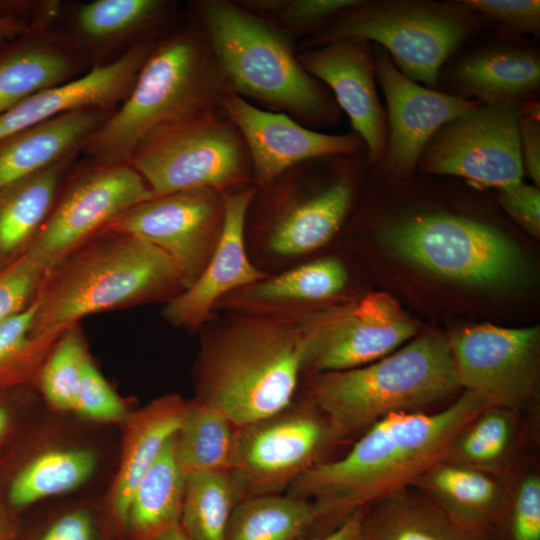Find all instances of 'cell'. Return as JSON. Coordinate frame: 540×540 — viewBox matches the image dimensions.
I'll use <instances>...</instances> for the list:
<instances>
[{"label":"cell","instance_id":"1","mask_svg":"<svg viewBox=\"0 0 540 540\" xmlns=\"http://www.w3.org/2000/svg\"><path fill=\"white\" fill-rule=\"evenodd\" d=\"M490 404L463 391L436 412L391 414L364 430L342 457L318 462L289 487L308 500L316 525L334 529L352 514L404 488L442 460L459 430Z\"/></svg>","mask_w":540,"mask_h":540},{"label":"cell","instance_id":"2","mask_svg":"<svg viewBox=\"0 0 540 540\" xmlns=\"http://www.w3.org/2000/svg\"><path fill=\"white\" fill-rule=\"evenodd\" d=\"M183 289L178 269L161 249L104 229L49 269L31 335H61L88 315L167 302Z\"/></svg>","mask_w":540,"mask_h":540},{"label":"cell","instance_id":"3","mask_svg":"<svg viewBox=\"0 0 540 540\" xmlns=\"http://www.w3.org/2000/svg\"><path fill=\"white\" fill-rule=\"evenodd\" d=\"M190 15L207 36L230 91L309 124L337 121V106L304 69L287 32L236 1H195Z\"/></svg>","mask_w":540,"mask_h":540},{"label":"cell","instance_id":"4","mask_svg":"<svg viewBox=\"0 0 540 540\" xmlns=\"http://www.w3.org/2000/svg\"><path fill=\"white\" fill-rule=\"evenodd\" d=\"M230 91L199 24L188 23L160 36L146 57L126 99L87 140L81 153L109 164H127L153 128L188 114L220 106Z\"/></svg>","mask_w":540,"mask_h":540},{"label":"cell","instance_id":"5","mask_svg":"<svg viewBox=\"0 0 540 540\" xmlns=\"http://www.w3.org/2000/svg\"><path fill=\"white\" fill-rule=\"evenodd\" d=\"M304 358L296 321L239 317L205 342L197 399L237 427L265 419L293 403Z\"/></svg>","mask_w":540,"mask_h":540},{"label":"cell","instance_id":"6","mask_svg":"<svg viewBox=\"0 0 540 540\" xmlns=\"http://www.w3.org/2000/svg\"><path fill=\"white\" fill-rule=\"evenodd\" d=\"M461 389L448 339L429 332L370 364L316 374L309 401L335 443L388 415L425 411Z\"/></svg>","mask_w":540,"mask_h":540},{"label":"cell","instance_id":"7","mask_svg":"<svg viewBox=\"0 0 540 540\" xmlns=\"http://www.w3.org/2000/svg\"><path fill=\"white\" fill-rule=\"evenodd\" d=\"M127 164L140 174L154 197L194 189L225 192L254 181L245 142L221 106L153 128Z\"/></svg>","mask_w":540,"mask_h":540},{"label":"cell","instance_id":"8","mask_svg":"<svg viewBox=\"0 0 540 540\" xmlns=\"http://www.w3.org/2000/svg\"><path fill=\"white\" fill-rule=\"evenodd\" d=\"M472 14L462 3L360 0L314 32L304 47L349 37L373 41L406 77L435 86L442 65L472 32Z\"/></svg>","mask_w":540,"mask_h":540},{"label":"cell","instance_id":"9","mask_svg":"<svg viewBox=\"0 0 540 540\" xmlns=\"http://www.w3.org/2000/svg\"><path fill=\"white\" fill-rule=\"evenodd\" d=\"M383 239L406 261L462 283L512 285L524 272L519 250L505 235L458 215H414L387 227Z\"/></svg>","mask_w":540,"mask_h":540},{"label":"cell","instance_id":"10","mask_svg":"<svg viewBox=\"0 0 540 540\" xmlns=\"http://www.w3.org/2000/svg\"><path fill=\"white\" fill-rule=\"evenodd\" d=\"M154 197L129 164L75 162L27 252L51 268L135 205Z\"/></svg>","mask_w":540,"mask_h":540},{"label":"cell","instance_id":"11","mask_svg":"<svg viewBox=\"0 0 540 540\" xmlns=\"http://www.w3.org/2000/svg\"><path fill=\"white\" fill-rule=\"evenodd\" d=\"M334 443L321 412L308 400L237 428L230 472L242 498L277 493L318 463Z\"/></svg>","mask_w":540,"mask_h":540},{"label":"cell","instance_id":"12","mask_svg":"<svg viewBox=\"0 0 540 540\" xmlns=\"http://www.w3.org/2000/svg\"><path fill=\"white\" fill-rule=\"evenodd\" d=\"M520 112L515 105L479 103L443 125L419 162L423 170L502 189L522 182Z\"/></svg>","mask_w":540,"mask_h":540},{"label":"cell","instance_id":"13","mask_svg":"<svg viewBox=\"0 0 540 540\" xmlns=\"http://www.w3.org/2000/svg\"><path fill=\"white\" fill-rule=\"evenodd\" d=\"M297 324L304 340V369L316 374L370 364L391 354L416 331L396 300L382 292Z\"/></svg>","mask_w":540,"mask_h":540},{"label":"cell","instance_id":"14","mask_svg":"<svg viewBox=\"0 0 540 540\" xmlns=\"http://www.w3.org/2000/svg\"><path fill=\"white\" fill-rule=\"evenodd\" d=\"M539 336V327L491 324L455 331L448 342L461 388L520 414L536 390Z\"/></svg>","mask_w":540,"mask_h":540},{"label":"cell","instance_id":"15","mask_svg":"<svg viewBox=\"0 0 540 540\" xmlns=\"http://www.w3.org/2000/svg\"><path fill=\"white\" fill-rule=\"evenodd\" d=\"M223 222V192L194 189L143 201L105 229L135 235L161 249L175 264L186 289L209 261Z\"/></svg>","mask_w":540,"mask_h":540},{"label":"cell","instance_id":"16","mask_svg":"<svg viewBox=\"0 0 540 540\" xmlns=\"http://www.w3.org/2000/svg\"><path fill=\"white\" fill-rule=\"evenodd\" d=\"M220 106L245 142L254 182L260 187L304 162L351 155L365 148L354 132L327 134L311 130L286 113L258 108L232 91L224 95Z\"/></svg>","mask_w":540,"mask_h":540},{"label":"cell","instance_id":"17","mask_svg":"<svg viewBox=\"0 0 540 540\" xmlns=\"http://www.w3.org/2000/svg\"><path fill=\"white\" fill-rule=\"evenodd\" d=\"M375 77L388 112L385 167L395 175L413 171L432 136L446 123L480 102L438 92L406 77L380 46L372 48Z\"/></svg>","mask_w":540,"mask_h":540},{"label":"cell","instance_id":"18","mask_svg":"<svg viewBox=\"0 0 540 540\" xmlns=\"http://www.w3.org/2000/svg\"><path fill=\"white\" fill-rule=\"evenodd\" d=\"M304 69L326 83L363 141L370 161H382L387 128L375 87L373 51L361 38H340L298 53Z\"/></svg>","mask_w":540,"mask_h":540},{"label":"cell","instance_id":"19","mask_svg":"<svg viewBox=\"0 0 540 540\" xmlns=\"http://www.w3.org/2000/svg\"><path fill=\"white\" fill-rule=\"evenodd\" d=\"M177 4L168 0H93L62 9L57 21L92 68L110 64L136 44L172 29Z\"/></svg>","mask_w":540,"mask_h":540},{"label":"cell","instance_id":"20","mask_svg":"<svg viewBox=\"0 0 540 540\" xmlns=\"http://www.w3.org/2000/svg\"><path fill=\"white\" fill-rule=\"evenodd\" d=\"M255 193L253 185L223 192V227L209 261L191 286L166 302L163 315L172 325L197 328L222 296L265 278L249 260L244 245L246 218Z\"/></svg>","mask_w":540,"mask_h":540},{"label":"cell","instance_id":"21","mask_svg":"<svg viewBox=\"0 0 540 540\" xmlns=\"http://www.w3.org/2000/svg\"><path fill=\"white\" fill-rule=\"evenodd\" d=\"M157 39L136 44L116 61L41 90L0 115V139L60 114L97 106L115 110L130 93Z\"/></svg>","mask_w":540,"mask_h":540},{"label":"cell","instance_id":"22","mask_svg":"<svg viewBox=\"0 0 540 540\" xmlns=\"http://www.w3.org/2000/svg\"><path fill=\"white\" fill-rule=\"evenodd\" d=\"M266 186L273 188L268 245L282 256L304 254L328 242L352 201V184L345 177L307 195L294 191L288 170Z\"/></svg>","mask_w":540,"mask_h":540},{"label":"cell","instance_id":"23","mask_svg":"<svg viewBox=\"0 0 540 540\" xmlns=\"http://www.w3.org/2000/svg\"><path fill=\"white\" fill-rule=\"evenodd\" d=\"M91 68L55 25L30 24L21 37L0 46V115L33 94L70 82Z\"/></svg>","mask_w":540,"mask_h":540},{"label":"cell","instance_id":"24","mask_svg":"<svg viewBox=\"0 0 540 540\" xmlns=\"http://www.w3.org/2000/svg\"><path fill=\"white\" fill-rule=\"evenodd\" d=\"M465 530L492 537L509 502L504 475L439 461L412 484Z\"/></svg>","mask_w":540,"mask_h":540},{"label":"cell","instance_id":"25","mask_svg":"<svg viewBox=\"0 0 540 540\" xmlns=\"http://www.w3.org/2000/svg\"><path fill=\"white\" fill-rule=\"evenodd\" d=\"M115 110L97 106L65 112L0 139V188L79 155Z\"/></svg>","mask_w":540,"mask_h":540},{"label":"cell","instance_id":"26","mask_svg":"<svg viewBox=\"0 0 540 540\" xmlns=\"http://www.w3.org/2000/svg\"><path fill=\"white\" fill-rule=\"evenodd\" d=\"M453 79L465 95L493 105H515L540 84V60L535 51L521 47H490L471 53L453 70Z\"/></svg>","mask_w":540,"mask_h":540},{"label":"cell","instance_id":"27","mask_svg":"<svg viewBox=\"0 0 540 540\" xmlns=\"http://www.w3.org/2000/svg\"><path fill=\"white\" fill-rule=\"evenodd\" d=\"M185 406L180 397L167 395L146 406L131 421L110 505V517L124 534L133 493L165 444L178 432Z\"/></svg>","mask_w":540,"mask_h":540},{"label":"cell","instance_id":"28","mask_svg":"<svg viewBox=\"0 0 540 540\" xmlns=\"http://www.w3.org/2000/svg\"><path fill=\"white\" fill-rule=\"evenodd\" d=\"M465 530L413 487L363 510L358 540H491Z\"/></svg>","mask_w":540,"mask_h":540},{"label":"cell","instance_id":"29","mask_svg":"<svg viewBox=\"0 0 540 540\" xmlns=\"http://www.w3.org/2000/svg\"><path fill=\"white\" fill-rule=\"evenodd\" d=\"M78 155L0 188V260L24 253L48 218Z\"/></svg>","mask_w":540,"mask_h":540},{"label":"cell","instance_id":"30","mask_svg":"<svg viewBox=\"0 0 540 540\" xmlns=\"http://www.w3.org/2000/svg\"><path fill=\"white\" fill-rule=\"evenodd\" d=\"M185 479L173 436L133 493L125 523L128 540H147L180 524Z\"/></svg>","mask_w":540,"mask_h":540},{"label":"cell","instance_id":"31","mask_svg":"<svg viewBox=\"0 0 540 540\" xmlns=\"http://www.w3.org/2000/svg\"><path fill=\"white\" fill-rule=\"evenodd\" d=\"M519 415L501 406L485 407L455 435L442 461L505 475L520 442Z\"/></svg>","mask_w":540,"mask_h":540},{"label":"cell","instance_id":"32","mask_svg":"<svg viewBox=\"0 0 540 540\" xmlns=\"http://www.w3.org/2000/svg\"><path fill=\"white\" fill-rule=\"evenodd\" d=\"M237 428L223 413L203 401L186 403L175 435L176 455L185 475L230 471Z\"/></svg>","mask_w":540,"mask_h":540},{"label":"cell","instance_id":"33","mask_svg":"<svg viewBox=\"0 0 540 540\" xmlns=\"http://www.w3.org/2000/svg\"><path fill=\"white\" fill-rule=\"evenodd\" d=\"M312 504L294 495H254L240 500L229 518L225 540H299L315 526Z\"/></svg>","mask_w":540,"mask_h":540},{"label":"cell","instance_id":"34","mask_svg":"<svg viewBox=\"0 0 540 540\" xmlns=\"http://www.w3.org/2000/svg\"><path fill=\"white\" fill-rule=\"evenodd\" d=\"M347 279V270L340 260L322 258L240 289V303L260 311L323 300L340 292Z\"/></svg>","mask_w":540,"mask_h":540},{"label":"cell","instance_id":"35","mask_svg":"<svg viewBox=\"0 0 540 540\" xmlns=\"http://www.w3.org/2000/svg\"><path fill=\"white\" fill-rule=\"evenodd\" d=\"M240 488L230 471L186 475L180 527L189 540H225L226 528Z\"/></svg>","mask_w":540,"mask_h":540},{"label":"cell","instance_id":"36","mask_svg":"<svg viewBox=\"0 0 540 540\" xmlns=\"http://www.w3.org/2000/svg\"><path fill=\"white\" fill-rule=\"evenodd\" d=\"M95 464L94 454L83 449L44 452L13 478L8 502L13 509L20 510L42 499L71 491L90 477Z\"/></svg>","mask_w":540,"mask_h":540},{"label":"cell","instance_id":"37","mask_svg":"<svg viewBox=\"0 0 540 540\" xmlns=\"http://www.w3.org/2000/svg\"><path fill=\"white\" fill-rule=\"evenodd\" d=\"M88 353L77 324L57 339L40 370L47 401L60 410H74L82 367Z\"/></svg>","mask_w":540,"mask_h":540},{"label":"cell","instance_id":"38","mask_svg":"<svg viewBox=\"0 0 540 540\" xmlns=\"http://www.w3.org/2000/svg\"><path fill=\"white\" fill-rule=\"evenodd\" d=\"M246 10L263 17L292 37L313 34L331 18L360 0H244Z\"/></svg>","mask_w":540,"mask_h":540},{"label":"cell","instance_id":"39","mask_svg":"<svg viewBox=\"0 0 540 540\" xmlns=\"http://www.w3.org/2000/svg\"><path fill=\"white\" fill-rule=\"evenodd\" d=\"M37 309L36 297L26 308L0 322V371L19 362L39 361L60 337L31 335Z\"/></svg>","mask_w":540,"mask_h":540},{"label":"cell","instance_id":"40","mask_svg":"<svg viewBox=\"0 0 540 540\" xmlns=\"http://www.w3.org/2000/svg\"><path fill=\"white\" fill-rule=\"evenodd\" d=\"M49 269L27 251L0 267V322L36 299Z\"/></svg>","mask_w":540,"mask_h":540},{"label":"cell","instance_id":"41","mask_svg":"<svg viewBox=\"0 0 540 540\" xmlns=\"http://www.w3.org/2000/svg\"><path fill=\"white\" fill-rule=\"evenodd\" d=\"M74 410L86 418L102 422H117L126 415L120 397L99 372L89 355L83 363Z\"/></svg>","mask_w":540,"mask_h":540},{"label":"cell","instance_id":"42","mask_svg":"<svg viewBox=\"0 0 540 540\" xmlns=\"http://www.w3.org/2000/svg\"><path fill=\"white\" fill-rule=\"evenodd\" d=\"M504 521L507 540H540V477L536 472L519 481L500 523Z\"/></svg>","mask_w":540,"mask_h":540},{"label":"cell","instance_id":"43","mask_svg":"<svg viewBox=\"0 0 540 540\" xmlns=\"http://www.w3.org/2000/svg\"><path fill=\"white\" fill-rule=\"evenodd\" d=\"M472 13H479L514 32L538 35L540 1L538 0H464Z\"/></svg>","mask_w":540,"mask_h":540},{"label":"cell","instance_id":"44","mask_svg":"<svg viewBox=\"0 0 540 540\" xmlns=\"http://www.w3.org/2000/svg\"><path fill=\"white\" fill-rule=\"evenodd\" d=\"M30 540H106V532L91 510L77 508L52 518Z\"/></svg>","mask_w":540,"mask_h":540},{"label":"cell","instance_id":"45","mask_svg":"<svg viewBox=\"0 0 540 540\" xmlns=\"http://www.w3.org/2000/svg\"><path fill=\"white\" fill-rule=\"evenodd\" d=\"M502 207L527 232L538 238L540 234V191L536 186L518 183L499 189Z\"/></svg>","mask_w":540,"mask_h":540},{"label":"cell","instance_id":"46","mask_svg":"<svg viewBox=\"0 0 540 540\" xmlns=\"http://www.w3.org/2000/svg\"><path fill=\"white\" fill-rule=\"evenodd\" d=\"M520 149L524 171L536 187L540 184V124L538 119L522 117L519 122Z\"/></svg>","mask_w":540,"mask_h":540},{"label":"cell","instance_id":"47","mask_svg":"<svg viewBox=\"0 0 540 540\" xmlns=\"http://www.w3.org/2000/svg\"><path fill=\"white\" fill-rule=\"evenodd\" d=\"M364 510V509H363ZM363 510H360L324 535L299 540H358Z\"/></svg>","mask_w":540,"mask_h":540},{"label":"cell","instance_id":"48","mask_svg":"<svg viewBox=\"0 0 540 540\" xmlns=\"http://www.w3.org/2000/svg\"><path fill=\"white\" fill-rule=\"evenodd\" d=\"M30 24L22 19L0 15V46L21 37Z\"/></svg>","mask_w":540,"mask_h":540},{"label":"cell","instance_id":"49","mask_svg":"<svg viewBox=\"0 0 540 540\" xmlns=\"http://www.w3.org/2000/svg\"><path fill=\"white\" fill-rule=\"evenodd\" d=\"M19 530L13 520L0 508V540H17Z\"/></svg>","mask_w":540,"mask_h":540},{"label":"cell","instance_id":"50","mask_svg":"<svg viewBox=\"0 0 540 540\" xmlns=\"http://www.w3.org/2000/svg\"><path fill=\"white\" fill-rule=\"evenodd\" d=\"M147 540H189L179 525H175Z\"/></svg>","mask_w":540,"mask_h":540},{"label":"cell","instance_id":"51","mask_svg":"<svg viewBox=\"0 0 540 540\" xmlns=\"http://www.w3.org/2000/svg\"><path fill=\"white\" fill-rule=\"evenodd\" d=\"M8 424V414L3 406H0V438L3 435Z\"/></svg>","mask_w":540,"mask_h":540}]
</instances>
